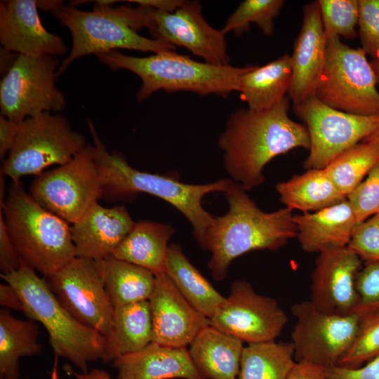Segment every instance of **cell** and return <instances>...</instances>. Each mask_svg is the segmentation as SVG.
I'll use <instances>...</instances> for the list:
<instances>
[{"label":"cell","mask_w":379,"mask_h":379,"mask_svg":"<svg viewBox=\"0 0 379 379\" xmlns=\"http://www.w3.org/2000/svg\"><path fill=\"white\" fill-rule=\"evenodd\" d=\"M289 106L286 97L270 109L239 108L229 116L218 145L230 179L246 191L264 182V168L274 158L295 148L310 149L307 129L289 117Z\"/></svg>","instance_id":"obj_1"},{"label":"cell","mask_w":379,"mask_h":379,"mask_svg":"<svg viewBox=\"0 0 379 379\" xmlns=\"http://www.w3.org/2000/svg\"><path fill=\"white\" fill-rule=\"evenodd\" d=\"M224 195L228 210L213 217L200 246L211 254L208 267L216 281L225 279L236 258L254 251H275L297 234L291 209L265 212L233 181Z\"/></svg>","instance_id":"obj_2"},{"label":"cell","mask_w":379,"mask_h":379,"mask_svg":"<svg viewBox=\"0 0 379 379\" xmlns=\"http://www.w3.org/2000/svg\"><path fill=\"white\" fill-rule=\"evenodd\" d=\"M88 126L95 148L102 198L110 201H129L140 193L158 197L187 219L201 246L214 217L204 208L203 199L210 193L224 194L232 180L225 178L206 184H188L172 175L139 171L132 167L121 152L107 150L92 121H88Z\"/></svg>","instance_id":"obj_3"},{"label":"cell","mask_w":379,"mask_h":379,"mask_svg":"<svg viewBox=\"0 0 379 379\" xmlns=\"http://www.w3.org/2000/svg\"><path fill=\"white\" fill-rule=\"evenodd\" d=\"M62 1L51 13L72 34L69 53L57 71V79L76 60L89 55L118 51L135 50L154 53L175 51V46L147 38L138 32L149 29L153 24L154 9L138 7H113L111 0L94 1L93 11H86Z\"/></svg>","instance_id":"obj_4"},{"label":"cell","mask_w":379,"mask_h":379,"mask_svg":"<svg viewBox=\"0 0 379 379\" xmlns=\"http://www.w3.org/2000/svg\"><path fill=\"white\" fill-rule=\"evenodd\" d=\"M96 56L112 70L126 69L140 78L142 84L136 94L140 102L159 90L167 93L188 91L201 95L214 94L226 98L234 91H239L241 77L251 67L201 62L174 51L135 57L112 51Z\"/></svg>","instance_id":"obj_5"},{"label":"cell","mask_w":379,"mask_h":379,"mask_svg":"<svg viewBox=\"0 0 379 379\" xmlns=\"http://www.w3.org/2000/svg\"><path fill=\"white\" fill-rule=\"evenodd\" d=\"M1 279L20 297L23 313L46 328L54 354L69 360L81 373L88 364L104 357L105 338L97 331L77 321L60 304L45 278L20 260L19 268Z\"/></svg>","instance_id":"obj_6"},{"label":"cell","mask_w":379,"mask_h":379,"mask_svg":"<svg viewBox=\"0 0 379 379\" xmlns=\"http://www.w3.org/2000/svg\"><path fill=\"white\" fill-rule=\"evenodd\" d=\"M20 260L47 277L76 257L71 226L12 182L0 207Z\"/></svg>","instance_id":"obj_7"},{"label":"cell","mask_w":379,"mask_h":379,"mask_svg":"<svg viewBox=\"0 0 379 379\" xmlns=\"http://www.w3.org/2000/svg\"><path fill=\"white\" fill-rule=\"evenodd\" d=\"M87 144L60 113L44 112L19 123L13 146L1 168L12 182L26 175H38L48 167L62 165Z\"/></svg>","instance_id":"obj_8"},{"label":"cell","mask_w":379,"mask_h":379,"mask_svg":"<svg viewBox=\"0 0 379 379\" xmlns=\"http://www.w3.org/2000/svg\"><path fill=\"white\" fill-rule=\"evenodd\" d=\"M374 69L361 48L340 38L326 39V60L315 96L337 110L360 116L379 115V91Z\"/></svg>","instance_id":"obj_9"},{"label":"cell","mask_w":379,"mask_h":379,"mask_svg":"<svg viewBox=\"0 0 379 379\" xmlns=\"http://www.w3.org/2000/svg\"><path fill=\"white\" fill-rule=\"evenodd\" d=\"M28 192L48 211L75 222L102 198L94 145H86L67 163L36 175Z\"/></svg>","instance_id":"obj_10"},{"label":"cell","mask_w":379,"mask_h":379,"mask_svg":"<svg viewBox=\"0 0 379 379\" xmlns=\"http://www.w3.org/2000/svg\"><path fill=\"white\" fill-rule=\"evenodd\" d=\"M57 57L18 54L0 82L1 114L20 123L44 112L62 111L67 105L57 88Z\"/></svg>","instance_id":"obj_11"},{"label":"cell","mask_w":379,"mask_h":379,"mask_svg":"<svg viewBox=\"0 0 379 379\" xmlns=\"http://www.w3.org/2000/svg\"><path fill=\"white\" fill-rule=\"evenodd\" d=\"M293 109L305 123L310 137V152L303 163L307 170L325 168L344 151L379 128V115L343 112L325 105L315 95L293 105Z\"/></svg>","instance_id":"obj_12"},{"label":"cell","mask_w":379,"mask_h":379,"mask_svg":"<svg viewBox=\"0 0 379 379\" xmlns=\"http://www.w3.org/2000/svg\"><path fill=\"white\" fill-rule=\"evenodd\" d=\"M44 278L72 316L105 338L108 336L112 327L114 307L105 288L102 260L75 257Z\"/></svg>","instance_id":"obj_13"},{"label":"cell","mask_w":379,"mask_h":379,"mask_svg":"<svg viewBox=\"0 0 379 379\" xmlns=\"http://www.w3.org/2000/svg\"><path fill=\"white\" fill-rule=\"evenodd\" d=\"M296 323L291 333L296 362H306L325 369L335 366L357 332L361 317L328 314L310 300L293 305Z\"/></svg>","instance_id":"obj_14"},{"label":"cell","mask_w":379,"mask_h":379,"mask_svg":"<svg viewBox=\"0 0 379 379\" xmlns=\"http://www.w3.org/2000/svg\"><path fill=\"white\" fill-rule=\"evenodd\" d=\"M210 325L247 344L276 340L288 322L278 302L255 292L246 280H236Z\"/></svg>","instance_id":"obj_15"},{"label":"cell","mask_w":379,"mask_h":379,"mask_svg":"<svg viewBox=\"0 0 379 379\" xmlns=\"http://www.w3.org/2000/svg\"><path fill=\"white\" fill-rule=\"evenodd\" d=\"M149 32L152 39L184 47L206 62L230 65L225 34L206 21L201 5L197 1H184L172 13L154 10Z\"/></svg>","instance_id":"obj_16"},{"label":"cell","mask_w":379,"mask_h":379,"mask_svg":"<svg viewBox=\"0 0 379 379\" xmlns=\"http://www.w3.org/2000/svg\"><path fill=\"white\" fill-rule=\"evenodd\" d=\"M362 262L347 246L319 253L312 274L311 302L328 314L355 313L357 277Z\"/></svg>","instance_id":"obj_17"},{"label":"cell","mask_w":379,"mask_h":379,"mask_svg":"<svg viewBox=\"0 0 379 379\" xmlns=\"http://www.w3.org/2000/svg\"><path fill=\"white\" fill-rule=\"evenodd\" d=\"M152 342L173 347H188L197 334L210 324L180 293L166 273L156 276L149 300Z\"/></svg>","instance_id":"obj_18"},{"label":"cell","mask_w":379,"mask_h":379,"mask_svg":"<svg viewBox=\"0 0 379 379\" xmlns=\"http://www.w3.org/2000/svg\"><path fill=\"white\" fill-rule=\"evenodd\" d=\"M36 0H7L0 3V42L17 54L57 57L67 46L57 34L43 25Z\"/></svg>","instance_id":"obj_19"},{"label":"cell","mask_w":379,"mask_h":379,"mask_svg":"<svg viewBox=\"0 0 379 379\" xmlns=\"http://www.w3.org/2000/svg\"><path fill=\"white\" fill-rule=\"evenodd\" d=\"M326 54L324 34L318 1L305 4L302 23L291 55L292 81L288 98L293 105L315 95Z\"/></svg>","instance_id":"obj_20"},{"label":"cell","mask_w":379,"mask_h":379,"mask_svg":"<svg viewBox=\"0 0 379 379\" xmlns=\"http://www.w3.org/2000/svg\"><path fill=\"white\" fill-rule=\"evenodd\" d=\"M135 222L124 205L107 208L94 204L72 224L76 257L102 260L112 255Z\"/></svg>","instance_id":"obj_21"},{"label":"cell","mask_w":379,"mask_h":379,"mask_svg":"<svg viewBox=\"0 0 379 379\" xmlns=\"http://www.w3.org/2000/svg\"><path fill=\"white\" fill-rule=\"evenodd\" d=\"M112 363L119 379H206L194 366L188 347H173L152 342Z\"/></svg>","instance_id":"obj_22"},{"label":"cell","mask_w":379,"mask_h":379,"mask_svg":"<svg viewBox=\"0 0 379 379\" xmlns=\"http://www.w3.org/2000/svg\"><path fill=\"white\" fill-rule=\"evenodd\" d=\"M302 249L317 253L346 247L358 224L347 199L312 213L293 215Z\"/></svg>","instance_id":"obj_23"},{"label":"cell","mask_w":379,"mask_h":379,"mask_svg":"<svg viewBox=\"0 0 379 379\" xmlns=\"http://www.w3.org/2000/svg\"><path fill=\"white\" fill-rule=\"evenodd\" d=\"M244 342L208 325L189 345L192 360L206 379H237Z\"/></svg>","instance_id":"obj_24"},{"label":"cell","mask_w":379,"mask_h":379,"mask_svg":"<svg viewBox=\"0 0 379 379\" xmlns=\"http://www.w3.org/2000/svg\"><path fill=\"white\" fill-rule=\"evenodd\" d=\"M175 229L151 220L135 222L112 256L142 267L155 276L165 273L169 241Z\"/></svg>","instance_id":"obj_25"},{"label":"cell","mask_w":379,"mask_h":379,"mask_svg":"<svg viewBox=\"0 0 379 379\" xmlns=\"http://www.w3.org/2000/svg\"><path fill=\"white\" fill-rule=\"evenodd\" d=\"M292 74L291 55L288 53L262 66L251 65L241 79V98L251 110L270 109L288 93Z\"/></svg>","instance_id":"obj_26"},{"label":"cell","mask_w":379,"mask_h":379,"mask_svg":"<svg viewBox=\"0 0 379 379\" xmlns=\"http://www.w3.org/2000/svg\"><path fill=\"white\" fill-rule=\"evenodd\" d=\"M152 342V323L148 300L114 307L111 331L105 338L102 361L139 351Z\"/></svg>","instance_id":"obj_27"},{"label":"cell","mask_w":379,"mask_h":379,"mask_svg":"<svg viewBox=\"0 0 379 379\" xmlns=\"http://www.w3.org/2000/svg\"><path fill=\"white\" fill-rule=\"evenodd\" d=\"M165 273L186 300L208 319L225 300L192 264L177 244L169 245Z\"/></svg>","instance_id":"obj_28"},{"label":"cell","mask_w":379,"mask_h":379,"mask_svg":"<svg viewBox=\"0 0 379 379\" xmlns=\"http://www.w3.org/2000/svg\"><path fill=\"white\" fill-rule=\"evenodd\" d=\"M280 201L293 210L312 213L334 205L347 197L335 187L323 169H307L286 181L278 182Z\"/></svg>","instance_id":"obj_29"},{"label":"cell","mask_w":379,"mask_h":379,"mask_svg":"<svg viewBox=\"0 0 379 379\" xmlns=\"http://www.w3.org/2000/svg\"><path fill=\"white\" fill-rule=\"evenodd\" d=\"M39 336L35 321L19 319L5 308L0 310V379H20V359L41 353Z\"/></svg>","instance_id":"obj_30"},{"label":"cell","mask_w":379,"mask_h":379,"mask_svg":"<svg viewBox=\"0 0 379 379\" xmlns=\"http://www.w3.org/2000/svg\"><path fill=\"white\" fill-rule=\"evenodd\" d=\"M105 286L114 307L151 297L156 276L149 270L111 255L102 260Z\"/></svg>","instance_id":"obj_31"},{"label":"cell","mask_w":379,"mask_h":379,"mask_svg":"<svg viewBox=\"0 0 379 379\" xmlns=\"http://www.w3.org/2000/svg\"><path fill=\"white\" fill-rule=\"evenodd\" d=\"M295 363L291 342L247 344L242 351L237 379H286Z\"/></svg>","instance_id":"obj_32"},{"label":"cell","mask_w":379,"mask_h":379,"mask_svg":"<svg viewBox=\"0 0 379 379\" xmlns=\"http://www.w3.org/2000/svg\"><path fill=\"white\" fill-rule=\"evenodd\" d=\"M379 161V142L368 138L338 155L324 169L338 188L347 197Z\"/></svg>","instance_id":"obj_33"},{"label":"cell","mask_w":379,"mask_h":379,"mask_svg":"<svg viewBox=\"0 0 379 379\" xmlns=\"http://www.w3.org/2000/svg\"><path fill=\"white\" fill-rule=\"evenodd\" d=\"M284 3L283 0H245L227 18L221 31L225 35L232 32L240 36L250 30L251 23H255L264 35L271 36L274 31V19Z\"/></svg>","instance_id":"obj_34"},{"label":"cell","mask_w":379,"mask_h":379,"mask_svg":"<svg viewBox=\"0 0 379 379\" xmlns=\"http://www.w3.org/2000/svg\"><path fill=\"white\" fill-rule=\"evenodd\" d=\"M379 355V312L361 317L350 346L335 366L356 369Z\"/></svg>","instance_id":"obj_35"},{"label":"cell","mask_w":379,"mask_h":379,"mask_svg":"<svg viewBox=\"0 0 379 379\" xmlns=\"http://www.w3.org/2000/svg\"><path fill=\"white\" fill-rule=\"evenodd\" d=\"M318 3L326 39L357 36L359 0H319Z\"/></svg>","instance_id":"obj_36"},{"label":"cell","mask_w":379,"mask_h":379,"mask_svg":"<svg viewBox=\"0 0 379 379\" xmlns=\"http://www.w3.org/2000/svg\"><path fill=\"white\" fill-rule=\"evenodd\" d=\"M347 199L358 223L379 213V161Z\"/></svg>","instance_id":"obj_37"},{"label":"cell","mask_w":379,"mask_h":379,"mask_svg":"<svg viewBox=\"0 0 379 379\" xmlns=\"http://www.w3.org/2000/svg\"><path fill=\"white\" fill-rule=\"evenodd\" d=\"M347 246L364 262L379 261V213L356 225Z\"/></svg>","instance_id":"obj_38"},{"label":"cell","mask_w":379,"mask_h":379,"mask_svg":"<svg viewBox=\"0 0 379 379\" xmlns=\"http://www.w3.org/2000/svg\"><path fill=\"white\" fill-rule=\"evenodd\" d=\"M359 303L355 313L361 317L379 312V261L366 262L357 277Z\"/></svg>","instance_id":"obj_39"},{"label":"cell","mask_w":379,"mask_h":379,"mask_svg":"<svg viewBox=\"0 0 379 379\" xmlns=\"http://www.w3.org/2000/svg\"><path fill=\"white\" fill-rule=\"evenodd\" d=\"M361 48L379 60V0H359L358 23Z\"/></svg>","instance_id":"obj_40"},{"label":"cell","mask_w":379,"mask_h":379,"mask_svg":"<svg viewBox=\"0 0 379 379\" xmlns=\"http://www.w3.org/2000/svg\"><path fill=\"white\" fill-rule=\"evenodd\" d=\"M20 260L8 234L2 211H0V270L1 274L17 270Z\"/></svg>","instance_id":"obj_41"},{"label":"cell","mask_w":379,"mask_h":379,"mask_svg":"<svg viewBox=\"0 0 379 379\" xmlns=\"http://www.w3.org/2000/svg\"><path fill=\"white\" fill-rule=\"evenodd\" d=\"M325 371L328 379H379V355L356 369L333 366Z\"/></svg>","instance_id":"obj_42"},{"label":"cell","mask_w":379,"mask_h":379,"mask_svg":"<svg viewBox=\"0 0 379 379\" xmlns=\"http://www.w3.org/2000/svg\"><path fill=\"white\" fill-rule=\"evenodd\" d=\"M19 128V123H16L4 115H0V159L4 160L5 156L11 151L15 142Z\"/></svg>","instance_id":"obj_43"},{"label":"cell","mask_w":379,"mask_h":379,"mask_svg":"<svg viewBox=\"0 0 379 379\" xmlns=\"http://www.w3.org/2000/svg\"><path fill=\"white\" fill-rule=\"evenodd\" d=\"M286 379H328L325 368L306 362H296Z\"/></svg>","instance_id":"obj_44"},{"label":"cell","mask_w":379,"mask_h":379,"mask_svg":"<svg viewBox=\"0 0 379 379\" xmlns=\"http://www.w3.org/2000/svg\"><path fill=\"white\" fill-rule=\"evenodd\" d=\"M0 305L7 310L23 312L22 301L12 286L6 283L0 284Z\"/></svg>","instance_id":"obj_45"},{"label":"cell","mask_w":379,"mask_h":379,"mask_svg":"<svg viewBox=\"0 0 379 379\" xmlns=\"http://www.w3.org/2000/svg\"><path fill=\"white\" fill-rule=\"evenodd\" d=\"M128 2L135 3L140 6L152 8L157 11L172 13L183 3L182 0H129Z\"/></svg>","instance_id":"obj_46"},{"label":"cell","mask_w":379,"mask_h":379,"mask_svg":"<svg viewBox=\"0 0 379 379\" xmlns=\"http://www.w3.org/2000/svg\"><path fill=\"white\" fill-rule=\"evenodd\" d=\"M65 370L76 379H113L107 372L99 368H93L86 373L76 372L70 366H67Z\"/></svg>","instance_id":"obj_47"},{"label":"cell","mask_w":379,"mask_h":379,"mask_svg":"<svg viewBox=\"0 0 379 379\" xmlns=\"http://www.w3.org/2000/svg\"><path fill=\"white\" fill-rule=\"evenodd\" d=\"M18 54L4 48H1V72L4 74L13 65Z\"/></svg>","instance_id":"obj_48"},{"label":"cell","mask_w":379,"mask_h":379,"mask_svg":"<svg viewBox=\"0 0 379 379\" xmlns=\"http://www.w3.org/2000/svg\"><path fill=\"white\" fill-rule=\"evenodd\" d=\"M62 1H37L39 9L51 12Z\"/></svg>","instance_id":"obj_49"},{"label":"cell","mask_w":379,"mask_h":379,"mask_svg":"<svg viewBox=\"0 0 379 379\" xmlns=\"http://www.w3.org/2000/svg\"><path fill=\"white\" fill-rule=\"evenodd\" d=\"M58 356L54 354V364L52 368L51 379H59L58 373Z\"/></svg>","instance_id":"obj_50"},{"label":"cell","mask_w":379,"mask_h":379,"mask_svg":"<svg viewBox=\"0 0 379 379\" xmlns=\"http://www.w3.org/2000/svg\"><path fill=\"white\" fill-rule=\"evenodd\" d=\"M371 64L374 69L375 74L377 77L378 85L379 86V60H372Z\"/></svg>","instance_id":"obj_51"},{"label":"cell","mask_w":379,"mask_h":379,"mask_svg":"<svg viewBox=\"0 0 379 379\" xmlns=\"http://www.w3.org/2000/svg\"><path fill=\"white\" fill-rule=\"evenodd\" d=\"M369 138H373L379 142V128Z\"/></svg>","instance_id":"obj_52"}]
</instances>
